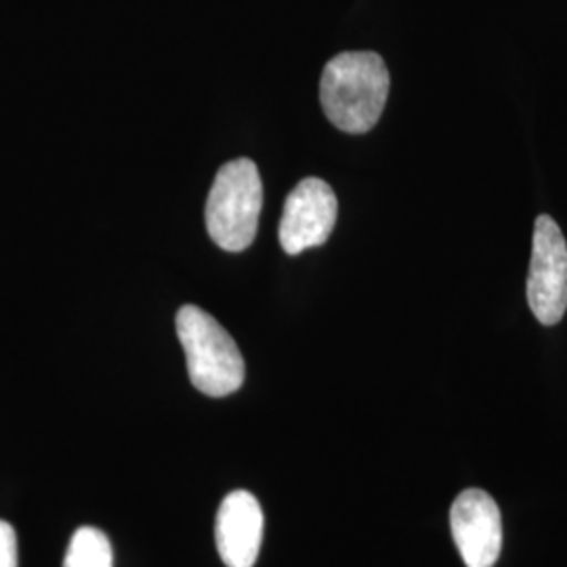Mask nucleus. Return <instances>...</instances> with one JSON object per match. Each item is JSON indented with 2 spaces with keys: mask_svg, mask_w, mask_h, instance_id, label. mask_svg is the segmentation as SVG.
I'll use <instances>...</instances> for the list:
<instances>
[{
  "mask_svg": "<svg viewBox=\"0 0 567 567\" xmlns=\"http://www.w3.org/2000/svg\"><path fill=\"white\" fill-rule=\"evenodd\" d=\"M0 567H18V536L11 524L0 519Z\"/></svg>",
  "mask_w": 567,
  "mask_h": 567,
  "instance_id": "1a4fd4ad",
  "label": "nucleus"
},
{
  "mask_svg": "<svg viewBox=\"0 0 567 567\" xmlns=\"http://www.w3.org/2000/svg\"><path fill=\"white\" fill-rule=\"evenodd\" d=\"M264 208V183L257 164L238 158L224 164L206 200V229L229 252L246 250L257 238Z\"/></svg>",
  "mask_w": 567,
  "mask_h": 567,
  "instance_id": "7ed1b4c3",
  "label": "nucleus"
},
{
  "mask_svg": "<svg viewBox=\"0 0 567 567\" xmlns=\"http://www.w3.org/2000/svg\"><path fill=\"white\" fill-rule=\"evenodd\" d=\"M264 511L259 501L236 489L227 494L217 513L215 538L227 567H252L264 545Z\"/></svg>",
  "mask_w": 567,
  "mask_h": 567,
  "instance_id": "0eeeda50",
  "label": "nucleus"
},
{
  "mask_svg": "<svg viewBox=\"0 0 567 567\" xmlns=\"http://www.w3.org/2000/svg\"><path fill=\"white\" fill-rule=\"evenodd\" d=\"M389 70L372 51H349L326 63L320 102L339 131L362 135L377 126L389 97Z\"/></svg>",
  "mask_w": 567,
  "mask_h": 567,
  "instance_id": "f257e3e1",
  "label": "nucleus"
},
{
  "mask_svg": "<svg viewBox=\"0 0 567 567\" xmlns=\"http://www.w3.org/2000/svg\"><path fill=\"white\" fill-rule=\"evenodd\" d=\"M452 538L466 567H494L503 550V517L496 501L477 487L461 492L450 508Z\"/></svg>",
  "mask_w": 567,
  "mask_h": 567,
  "instance_id": "423d86ee",
  "label": "nucleus"
},
{
  "mask_svg": "<svg viewBox=\"0 0 567 567\" xmlns=\"http://www.w3.org/2000/svg\"><path fill=\"white\" fill-rule=\"evenodd\" d=\"M175 324L192 385L210 398L236 393L243 386L246 365L238 344L224 326L196 305H183Z\"/></svg>",
  "mask_w": 567,
  "mask_h": 567,
  "instance_id": "f03ea898",
  "label": "nucleus"
},
{
  "mask_svg": "<svg viewBox=\"0 0 567 567\" xmlns=\"http://www.w3.org/2000/svg\"><path fill=\"white\" fill-rule=\"evenodd\" d=\"M63 567H114V553L107 536L95 527L74 532Z\"/></svg>",
  "mask_w": 567,
  "mask_h": 567,
  "instance_id": "6e6552de",
  "label": "nucleus"
},
{
  "mask_svg": "<svg viewBox=\"0 0 567 567\" xmlns=\"http://www.w3.org/2000/svg\"><path fill=\"white\" fill-rule=\"evenodd\" d=\"M527 305L543 326L559 324L567 309V244L557 221L540 215L534 224Z\"/></svg>",
  "mask_w": 567,
  "mask_h": 567,
  "instance_id": "20e7f679",
  "label": "nucleus"
},
{
  "mask_svg": "<svg viewBox=\"0 0 567 567\" xmlns=\"http://www.w3.org/2000/svg\"><path fill=\"white\" fill-rule=\"evenodd\" d=\"M339 215V203L328 183L307 177L284 203L280 244L286 255H301L330 238Z\"/></svg>",
  "mask_w": 567,
  "mask_h": 567,
  "instance_id": "39448f33",
  "label": "nucleus"
}]
</instances>
